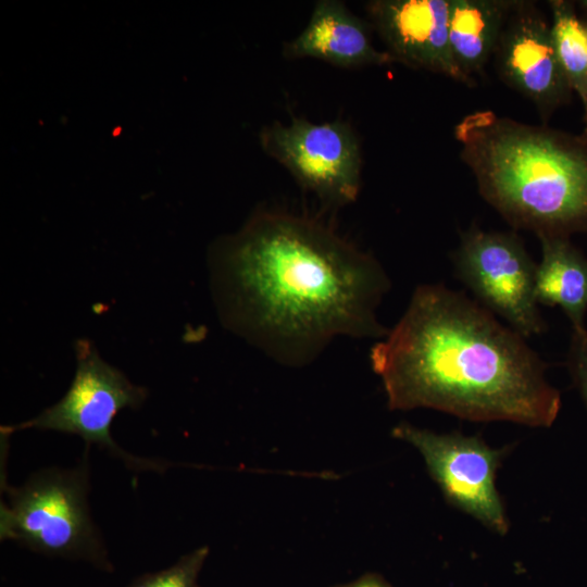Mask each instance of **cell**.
Wrapping results in <instances>:
<instances>
[{
    "instance_id": "obj_1",
    "label": "cell",
    "mask_w": 587,
    "mask_h": 587,
    "mask_svg": "<svg viewBox=\"0 0 587 587\" xmlns=\"http://www.w3.org/2000/svg\"><path fill=\"white\" fill-rule=\"evenodd\" d=\"M223 323L272 360L310 364L339 336L382 339L378 260L307 215L263 211L211 255Z\"/></svg>"
},
{
    "instance_id": "obj_2",
    "label": "cell",
    "mask_w": 587,
    "mask_h": 587,
    "mask_svg": "<svg viewBox=\"0 0 587 587\" xmlns=\"http://www.w3.org/2000/svg\"><path fill=\"white\" fill-rule=\"evenodd\" d=\"M370 360L390 410L549 427L561 408L547 364L525 338L441 284L416 287Z\"/></svg>"
},
{
    "instance_id": "obj_3",
    "label": "cell",
    "mask_w": 587,
    "mask_h": 587,
    "mask_svg": "<svg viewBox=\"0 0 587 587\" xmlns=\"http://www.w3.org/2000/svg\"><path fill=\"white\" fill-rule=\"evenodd\" d=\"M479 195L511 226L536 236L587 230V140L491 110L454 126Z\"/></svg>"
},
{
    "instance_id": "obj_4",
    "label": "cell",
    "mask_w": 587,
    "mask_h": 587,
    "mask_svg": "<svg viewBox=\"0 0 587 587\" xmlns=\"http://www.w3.org/2000/svg\"><path fill=\"white\" fill-rule=\"evenodd\" d=\"M89 460L74 467L35 472L17 487L4 485L1 539H11L48 557L82 560L112 570L88 503Z\"/></svg>"
},
{
    "instance_id": "obj_5",
    "label": "cell",
    "mask_w": 587,
    "mask_h": 587,
    "mask_svg": "<svg viewBox=\"0 0 587 587\" xmlns=\"http://www.w3.org/2000/svg\"><path fill=\"white\" fill-rule=\"evenodd\" d=\"M76 371L71 386L55 404L5 434L36 428L77 435L134 470L162 472L168 463L138 458L122 449L111 436L114 417L126 408L137 409L147 398L145 387L135 385L118 369L105 362L87 339L75 342Z\"/></svg>"
},
{
    "instance_id": "obj_6",
    "label": "cell",
    "mask_w": 587,
    "mask_h": 587,
    "mask_svg": "<svg viewBox=\"0 0 587 587\" xmlns=\"http://www.w3.org/2000/svg\"><path fill=\"white\" fill-rule=\"evenodd\" d=\"M452 261L459 279L485 309L525 339L545 332L535 295L537 264L515 233L473 225L461 233Z\"/></svg>"
},
{
    "instance_id": "obj_7",
    "label": "cell",
    "mask_w": 587,
    "mask_h": 587,
    "mask_svg": "<svg viewBox=\"0 0 587 587\" xmlns=\"http://www.w3.org/2000/svg\"><path fill=\"white\" fill-rule=\"evenodd\" d=\"M265 153L285 166L298 184L323 204L339 208L357 200L361 187V149L352 127L341 121L313 123L292 116L260 133Z\"/></svg>"
},
{
    "instance_id": "obj_8",
    "label": "cell",
    "mask_w": 587,
    "mask_h": 587,
    "mask_svg": "<svg viewBox=\"0 0 587 587\" xmlns=\"http://www.w3.org/2000/svg\"><path fill=\"white\" fill-rule=\"evenodd\" d=\"M391 435L422 455L446 499L491 530L504 535L509 521L496 487L502 450L478 436L438 434L409 423L396 425Z\"/></svg>"
},
{
    "instance_id": "obj_9",
    "label": "cell",
    "mask_w": 587,
    "mask_h": 587,
    "mask_svg": "<svg viewBox=\"0 0 587 587\" xmlns=\"http://www.w3.org/2000/svg\"><path fill=\"white\" fill-rule=\"evenodd\" d=\"M494 57L501 79L534 103L541 120L570 98L551 25L533 1L516 0Z\"/></svg>"
},
{
    "instance_id": "obj_10",
    "label": "cell",
    "mask_w": 587,
    "mask_h": 587,
    "mask_svg": "<svg viewBox=\"0 0 587 587\" xmlns=\"http://www.w3.org/2000/svg\"><path fill=\"white\" fill-rule=\"evenodd\" d=\"M365 8L372 27L397 63L470 86L450 50V0H373Z\"/></svg>"
},
{
    "instance_id": "obj_11",
    "label": "cell",
    "mask_w": 587,
    "mask_h": 587,
    "mask_svg": "<svg viewBox=\"0 0 587 587\" xmlns=\"http://www.w3.org/2000/svg\"><path fill=\"white\" fill-rule=\"evenodd\" d=\"M372 25L353 14L342 2L317 1L305 28L284 46L286 58H314L334 66L354 68L397 63L372 43Z\"/></svg>"
},
{
    "instance_id": "obj_12",
    "label": "cell",
    "mask_w": 587,
    "mask_h": 587,
    "mask_svg": "<svg viewBox=\"0 0 587 587\" xmlns=\"http://www.w3.org/2000/svg\"><path fill=\"white\" fill-rule=\"evenodd\" d=\"M516 0H450L449 43L452 58L470 86L483 75Z\"/></svg>"
},
{
    "instance_id": "obj_13",
    "label": "cell",
    "mask_w": 587,
    "mask_h": 587,
    "mask_svg": "<svg viewBox=\"0 0 587 587\" xmlns=\"http://www.w3.org/2000/svg\"><path fill=\"white\" fill-rule=\"evenodd\" d=\"M541 260L537 264L535 295L539 304L560 307L573 330L584 329L587 311V259L569 237L538 236Z\"/></svg>"
},
{
    "instance_id": "obj_14",
    "label": "cell",
    "mask_w": 587,
    "mask_h": 587,
    "mask_svg": "<svg viewBox=\"0 0 587 587\" xmlns=\"http://www.w3.org/2000/svg\"><path fill=\"white\" fill-rule=\"evenodd\" d=\"M551 34L555 52L572 90L584 107L587 133V36L584 22L569 1L551 0Z\"/></svg>"
},
{
    "instance_id": "obj_15",
    "label": "cell",
    "mask_w": 587,
    "mask_h": 587,
    "mask_svg": "<svg viewBox=\"0 0 587 587\" xmlns=\"http://www.w3.org/2000/svg\"><path fill=\"white\" fill-rule=\"evenodd\" d=\"M209 551L208 546L197 548L167 569L140 576L129 587H198Z\"/></svg>"
},
{
    "instance_id": "obj_16",
    "label": "cell",
    "mask_w": 587,
    "mask_h": 587,
    "mask_svg": "<svg viewBox=\"0 0 587 587\" xmlns=\"http://www.w3.org/2000/svg\"><path fill=\"white\" fill-rule=\"evenodd\" d=\"M573 380L587 407V329L573 330L569 359Z\"/></svg>"
},
{
    "instance_id": "obj_17",
    "label": "cell",
    "mask_w": 587,
    "mask_h": 587,
    "mask_svg": "<svg viewBox=\"0 0 587 587\" xmlns=\"http://www.w3.org/2000/svg\"><path fill=\"white\" fill-rule=\"evenodd\" d=\"M339 587H391V585L377 574H366L354 582Z\"/></svg>"
},
{
    "instance_id": "obj_18",
    "label": "cell",
    "mask_w": 587,
    "mask_h": 587,
    "mask_svg": "<svg viewBox=\"0 0 587 587\" xmlns=\"http://www.w3.org/2000/svg\"><path fill=\"white\" fill-rule=\"evenodd\" d=\"M580 5L587 10V0L580 1Z\"/></svg>"
},
{
    "instance_id": "obj_19",
    "label": "cell",
    "mask_w": 587,
    "mask_h": 587,
    "mask_svg": "<svg viewBox=\"0 0 587 587\" xmlns=\"http://www.w3.org/2000/svg\"><path fill=\"white\" fill-rule=\"evenodd\" d=\"M584 26H585L586 36H587V22H584Z\"/></svg>"
}]
</instances>
